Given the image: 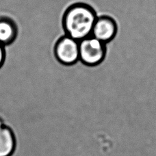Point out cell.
Instances as JSON below:
<instances>
[{
    "label": "cell",
    "mask_w": 156,
    "mask_h": 156,
    "mask_svg": "<svg viewBox=\"0 0 156 156\" xmlns=\"http://www.w3.org/2000/svg\"><path fill=\"white\" fill-rule=\"evenodd\" d=\"M97 16L96 11L87 3L71 4L65 9L62 18L65 34L77 41L90 37Z\"/></svg>",
    "instance_id": "cell-1"
},
{
    "label": "cell",
    "mask_w": 156,
    "mask_h": 156,
    "mask_svg": "<svg viewBox=\"0 0 156 156\" xmlns=\"http://www.w3.org/2000/svg\"><path fill=\"white\" fill-rule=\"evenodd\" d=\"M80 61L88 66H94L104 60L106 44L93 36L79 41Z\"/></svg>",
    "instance_id": "cell-2"
},
{
    "label": "cell",
    "mask_w": 156,
    "mask_h": 156,
    "mask_svg": "<svg viewBox=\"0 0 156 156\" xmlns=\"http://www.w3.org/2000/svg\"><path fill=\"white\" fill-rule=\"evenodd\" d=\"M54 54L61 65L73 66L80 61L79 41L64 34L55 42Z\"/></svg>",
    "instance_id": "cell-3"
},
{
    "label": "cell",
    "mask_w": 156,
    "mask_h": 156,
    "mask_svg": "<svg viewBox=\"0 0 156 156\" xmlns=\"http://www.w3.org/2000/svg\"><path fill=\"white\" fill-rule=\"evenodd\" d=\"M116 22L108 15H100L94 24L92 36L104 43H108L115 37L117 33Z\"/></svg>",
    "instance_id": "cell-4"
},
{
    "label": "cell",
    "mask_w": 156,
    "mask_h": 156,
    "mask_svg": "<svg viewBox=\"0 0 156 156\" xmlns=\"http://www.w3.org/2000/svg\"><path fill=\"white\" fill-rule=\"evenodd\" d=\"M19 28L15 21L10 16H0V43L10 45L18 37Z\"/></svg>",
    "instance_id": "cell-5"
},
{
    "label": "cell",
    "mask_w": 156,
    "mask_h": 156,
    "mask_svg": "<svg viewBox=\"0 0 156 156\" xmlns=\"http://www.w3.org/2000/svg\"><path fill=\"white\" fill-rule=\"evenodd\" d=\"M15 146V141L12 131L4 127L0 130V156H10Z\"/></svg>",
    "instance_id": "cell-6"
},
{
    "label": "cell",
    "mask_w": 156,
    "mask_h": 156,
    "mask_svg": "<svg viewBox=\"0 0 156 156\" xmlns=\"http://www.w3.org/2000/svg\"><path fill=\"white\" fill-rule=\"evenodd\" d=\"M5 56H6V52H5V47L0 43V69H1L5 63Z\"/></svg>",
    "instance_id": "cell-7"
},
{
    "label": "cell",
    "mask_w": 156,
    "mask_h": 156,
    "mask_svg": "<svg viewBox=\"0 0 156 156\" xmlns=\"http://www.w3.org/2000/svg\"><path fill=\"white\" fill-rule=\"evenodd\" d=\"M4 127H5L4 126V122H3L2 120L0 119V130H1L2 129H3V128H4Z\"/></svg>",
    "instance_id": "cell-8"
}]
</instances>
